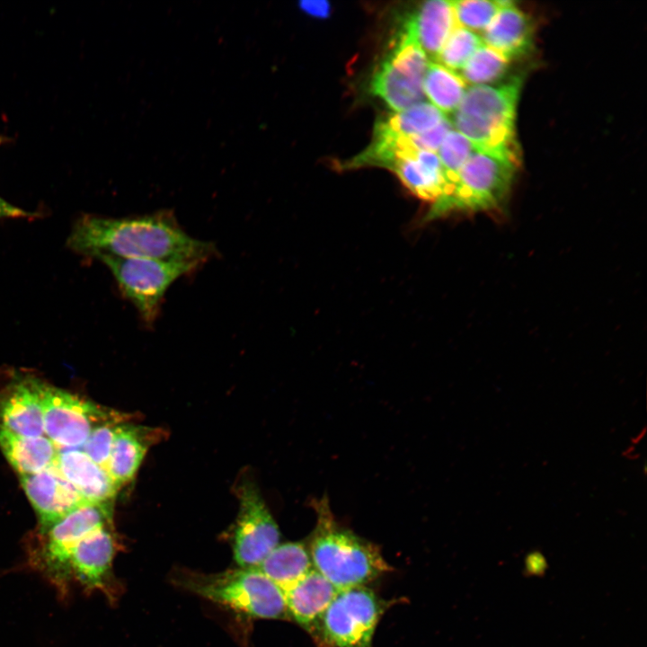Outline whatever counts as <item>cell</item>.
<instances>
[{"label": "cell", "instance_id": "5bb4252c", "mask_svg": "<svg viewBox=\"0 0 647 647\" xmlns=\"http://www.w3.org/2000/svg\"><path fill=\"white\" fill-rule=\"evenodd\" d=\"M42 381L17 377L0 391V426L22 436H44Z\"/></svg>", "mask_w": 647, "mask_h": 647}, {"label": "cell", "instance_id": "52a82bcc", "mask_svg": "<svg viewBox=\"0 0 647 647\" xmlns=\"http://www.w3.org/2000/svg\"><path fill=\"white\" fill-rule=\"evenodd\" d=\"M110 270L121 293L146 324L157 319L164 295L180 278L192 273L203 263L197 261L149 258H98Z\"/></svg>", "mask_w": 647, "mask_h": 647}, {"label": "cell", "instance_id": "cb8c5ba5", "mask_svg": "<svg viewBox=\"0 0 647 647\" xmlns=\"http://www.w3.org/2000/svg\"><path fill=\"white\" fill-rule=\"evenodd\" d=\"M510 67V60L497 50L483 44L461 69L465 83L483 85L501 79Z\"/></svg>", "mask_w": 647, "mask_h": 647}, {"label": "cell", "instance_id": "6da1fadb", "mask_svg": "<svg viewBox=\"0 0 647 647\" xmlns=\"http://www.w3.org/2000/svg\"><path fill=\"white\" fill-rule=\"evenodd\" d=\"M66 244L96 259L106 255L205 263L217 253L213 244L190 235L167 210L120 218L84 216L73 226Z\"/></svg>", "mask_w": 647, "mask_h": 647}, {"label": "cell", "instance_id": "7a4b0ae2", "mask_svg": "<svg viewBox=\"0 0 647 647\" xmlns=\"http://www.w3.org/2000/svg\"><path fill=\"white\" fill-rule=\"evenodd\" d=\"M311 506L316 516L307 545L313 567L337 589L365 585L389 570L377 545L336 520L326 496Z\"/></svg>", "mask_w": 647, "mask_h": 647}, {"label": "cell", "instance_id": "2e32d148", "mask_svg": "<svg viewBox=\"0 0 647 647\" xmlns=\"http://www.w3.org/2000/svg\"><path fill=\"white\" fill-rule=\"evenodd\" d=\"M457 25L452 1L430 0L407 15L400 32L416 42L427 58L436 59Z\"/></svg>", "mask_w": 647, "mask_h": 647}, {"label": "cell", "instance_id": "83f0119b", "mask_svg": "<svg viewBox=\"0 0 647 647\" xmlns=\"http://www.w3.org/2000/svg\"><path fill=\"white\" fill-rule=\"evenodd\" d=\"M129 415L119 413L96 426L81 449L99 466L107 472L112 442L117 426L129 420Z\"/></svg>", "mask_w": 647, "mask_h": 647}, {"label": "cell", "instance_id": "8992f818", "mask_svg": "<svg viewBox=\"0 0 647 647\" xmlns=\"http://www.w3.org/2000/svg\"><path fill=\"white\" fill-rule=\"evenodd\" d=\"M113 501L87 502L40 533L37 545L29 553L28 563L40 573L62 598L72 583L70 558L74 548L89 533L112 525Z\"/></svg>", "mask_w": 647, "mask_h": 647}, {"label": "cell", "instance_id": "30bf717a", "mask_svg": "<svg viewBox=\"0 0 647 647\" xmlns=\"http://www.w3.org/2000/svg\"><path fill=\"white\" fill-rule=\"evenodd\" d=\"M428 64L427 56L417 43L399 33L373 75L371 91L398 112L421 102Z\"/></svg>", "mask_w": 647, "mask_h": 647}, {"label": "cell", "instance_id": "603a6c76", "mask_svg": "<svg viewBox=\"0 0 647 647\" xmlns=\"http://www.w3.org/2000/svg\"><path fill=\"white\" fill-rule=\"evenodd\" d=\"M423 93L443 114L454 113L466 91L456 72L429 62L422 82Z\"/></svg>", "mask_w": 647, "mask_h": 647}, {"label": "cell", "instance_id": "277c9868", "mask_svg": "<svg viewBox=\"0 0 647 647\" xmlns=\"http://www.w3.org/2000/svg\"><path fill=\"white\" fill-rule=\"evenodd\" d=\"M520 156L476 147L449 190L437 199L424 221L454 211H483L499 207L508 195Z\"/></svg>", "mask_w": 647, "mask_h": 647}, {"label": "cell", "instance_id": "5b68a950", "mask_svg": "<svg viewBox=\"0 0 647 647\" xmlns=\"http://www.w3.org/2000/svg\"><path fill=\"white\" fill-rule=\"evenodd\" d=\"M174 577L182 588L249 616L290 618L283 591L256 569L237 568L213 574L185 572Z\"/></svg>", "mask_w": 647, "mask_h": 647}, {"label": "cell", "instance_id": "d6a6232c", "mask_svg": "<svg viewBox=\"0 0 647 647\" xmlns=\"http://www.w3.org/2000/svg\"><path fill=\"white\" fill-rule=\"evenodd\" d=\"M3 142H4V138L2 137H0V146L2 145Z\"/></svg>", "mask_w": 647, "mask_h": 647}, {"label": "cell", "instance_id": "f1b7e54d", "mask_svg": "<svg viewBox=\"0 0 647 647\" xmlns=\"http://www.w3.org/2000/svg\"><path fill=\"white\" fill-rule=\"evenodd\" d=\"M457 24L472 31H483L491 23L502 1H452Z\"/></svg>", "mask_w": 647, "mask_h": 647}, {"label": "cell", "instance_id": "4316f807", "mask_svg": "<svg viewBox=\"0 0 647 647\" xmlns=\"http://www.w3.org/2000/svg\"><path fill=\"white\" fill-rule=\"evenodd\" d=\"M475 148L476 146L458 131L451 130L448 133L439 148V158L447 183L443 194L451 187L457 173Z\"/></svg>", "mask_w": 647, "mask_h": 647}, {"label": "cell", "instance_id": "f546056e", "mask_svg": "<svg viewBox=\"0 0 647 647\" xmlns=\"http://www.w3.org/2000/svg\"><path fill=\"white\" fill-rule=\"evenodd\" d=\"M452 127L450 120L446 118L432 129L412 137L410 139L416 150L434 152L439 148L448 133L452 130Z\"/></svg>", "mask_w": 647, "mask_h": 647}, {"label": "cell", "instance_id": "d6986e66", "mask_svg": "<svg viewBox=\"0 0 647 647\" xmlns=\"http://www.w3.org/2000/svg\"><path fill=\"white\" fill-rule=\"evenodd\" d=\"M338 590L313 568L284 592L289 617L313 634Z\"/></svg>", "mask_w": 647, "mask_h": 647}, {"label": "cell", "instance_id": "d4e9b609", "mask_svg": "<svg viewBox=\"0 0 647 647\" xmlns=\"http://www.w3.org/2000/svg\"><path fill=\"white\" fill-rule=\"evenodd\" d=\"M446 118L433 104L421 102L385 120L394 131L412 137L432 129Z\"/></svg>", "mask_w": 647, "mask_h": 647}, {"label": "cell", "instance_id": "4dcf8cb0", "mask_svg": "<svg viewBox=\"0 0 647 647\" xmlns=\"http://www.w3.org/2000/svg\"><path fill=\"white\" fill-rule=\"evenodd\" d=\"M298 6L302 12L316 19H326L331 13V4L326 0H303Z\"/></svg>", "mask_w": 647, "mask_h": 647}, {"label": "cell", "instance_id": "9c48e42d", "mask_svg": "<svg viewBox=\"0 0 647 647\" xmlns=\"http://www.w3.org/2000/svg\"><path fill=\"white\" fill-rule=\"evenodd\" d=\"M44 434L58 449L81 448L93 430L120 412L42 383Z\"/></svg>", "mask_w": 647, "mask_h": 647}, {"label": "cell", "instance_id": "ba28073f", "mask_svg": "<svg viewBox=\"0 0 647 647\" xmlns=\"http://www.w3.org/2000/svg\"><path fill=\"white\" fill-rule=\"evenodd\" d=\"M383 611L381 599L365 585L340 589L312 634L324 647H372Z\"/></svg>", "mask_w": 647, "mask_h": 647}, {"label": "cell", "instance_id": "3957f363", "mask_svg": "<svg viewBox=\"0 0 647 647\" xmlns=\"http://www.w3.org/2000/svg\"><path fill=\"white\" fill-rule=\"evenodd\" d=\"M522 84L516 75L497 86L473 85L453 113L452 125L478 148L519 156L515 122Z\"/></svg>", "mask_w": 647, "mask_h": 647}, {"label": "cell", "instance_id": "8fae6325", "mask_svg": "<svg viewBox=\"0 0 647 647\" xmlns=\"http://www.w3.org/2000/svg\"><path fill=\"white\" fill-rule=\"evenodd\" d=\"M239 511L233 535V555L239 568L253 569L279 544L280 533L259 489L244 481L237 490Z\"/></svg>", "mask_w": 647, "mask_h": 647}, {"label": "cell", "instance_id": "9a60e30c", "mask_svg": "<svg viewBox=\"0 0 647 647\" xmlns=\"http://www.w3.org/2000/svg\"><path fill=\"white\" fill-rule=\"evenodd\" d=\"M164 438V431L123 421L117 426L107 473L120 490L136 476L149 448Z\"/></svg>", "mask_w": 647, "mask_h": 647}, {"label": "cell", "instance_id": "484cf974", "mask_svg": "<svg viewBox=\"0 0 647 647\" xmlns=\"http://www.w3.org/2000/svg\"><path fill=\"white\" fill-rule=\"evenodd\" d=\"M483 44L482 38L477 33L457 25L435 60L457 73Z\"/></svg>", "mask_w": 647, "mask_h": 647}, {"label": "cell", "instance_id": "7402d4cb", "mask_svg": "<svg viewBox=\"0 0 647 647\" xmlns=\"http://www.w3.org/2000/svg\"><path fill=\"white\" fill-rule=\"evenodd\" d=\"M308 546L304 542L279 544L255 568L283 593L313 569Z\"/></svg>", "mask_w": 647, "mask_h": 647}, {"label": "cell", "instance_id": "e0dca14e", "mask_svg": "<svg viewBox=\"0 0 647 647\" xmlns=\"http://www.w3.org/2000/svg\"><path fill=\"white\" fill-rule=\"evenodd\" d=\"M533 39L530 17L514 2L502 1L500 10L483 31L482 40L510 61L528 54L532 50Z\"/></svg>", "mask_w": 647, "mask_h": 647}, {"label": "cell", "instance_id": "4fadbf2b", "mask_svg": "<svg viewBox=\"0 0 647 647\" xmlns=\"http://www.w3.org/2000/svg\"><path fill=\"white\" fill-rule=\"evenodd\" d=\"M20 481L37 513L40 533L75 509L91 502L61 474L54 463L40 473L21 476Z\"/></svg>", "mask_w": 647, "mask_h": 647}, {"label": "cell", "instance_id": "44dd1931", "mask_svg": "<svg viewBox=\"0 0 647 647\" xmlns=\"http://www.w3.org/2000/svg\"><path fill=\"white\" fill-rule=\"evenodd\" d=\"M0 449L21 476L34 474L51 466L58 451L46 436L25 437L2 426Z\"/></svg>", "mask_w": 647, "mask_h": 647}, {"label": "cell", "instance_id": "1f68e13d", "mask_svg": "<svg viewBox=\"0 0 647 647\" xmlns=\"http://www.w3.org/2000/svg\"><path fill=\"white\" fill-rule=\"evenodd\" d=\"M30 215L27 211L13 206L0 197V218L27 217H30Z\"/></svg>", "mask_w": 647, "mask_h": 647}, {"label": "cell", "instance_id": "ac0fdd59", "mask_svg": "<svg viewBox=\"0 0 647 647\" xmlns=\"http://www.w3.org/2000/svg\"><path fill=\"white\" fill-rule=\"evenodd\" d=\"M54 465L88 501H113L118 488L108 473L81 448L58 449Z\"/></svg>", "mask_w": 647, "mask_h": 647}, {"label": "cell", "instance_id": "ffe728a7", "mask_svg": "<svg viewBox=\"0 0 647 647\" xmlns=\"http://www.w3.org/2000/svg\"><path fill=\"white\" fill-rule=\"evenodd\" d=\"M390 169L412 193L421 199L434 202L445 191V173L435 152L420 150L403 156Z\"/></svg>", "mask_w": 647, "mask_h": 647}, {"label": "cell", "instance_id": "7c38bea8", "mask_svg": "<svg viewBox=\"0 0 647 647\" xmlns=\"http://www.w3.org/2000/svg\"><path fill=\"white\" fill-rule=\"evenodd\" d=\"M120 546L113 524L86 535L73 550L70 558L72 581L86 592L99 591L110 600L117 594L113 560Z\"/></svg>", "mask_w": 647, "mask_h": 647}]
</instances>
